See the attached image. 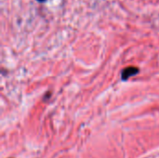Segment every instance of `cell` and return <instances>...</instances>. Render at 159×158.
Returning a JSON list of instances; mask_svg holds the SVG:
<instances>
[{
	"label": "cell",
	"mask_w": 159,
	"mask_h": 158,
	"mask_svg": "<svg viewBox=\"0 0 159 158\" xmlns=\"http://www.w3.org/2000/svg\"><path fill=\"white\" fill-rule=\"evenodd\" d=\"M138 73H139V69H138L137 67H133V66L127 67V68H125V69L122 71V73H121L122 80H128V79H129L130 77L136 75Z\"/></svg>",
	"instance_id": "obj_1"
},
{
	"label": "cell",
	"mask_w": 159,
	"mask_h": 158,
	"mask_svg": "<svg viewBox=\"0 0 159 158\" xmlns=\"http://www.w3.org/2000/svg\"><path fill=\"white\" fill-rule=\"evenodd\" d=\"M37 1H39V2H44L45 0H37Z\"/></svg>",
	"instance_id": "obj_2"
}]
</instances>
